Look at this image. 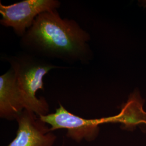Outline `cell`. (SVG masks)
<instances>
[{
  "mask_svg": "<svg viewBox=\"0 0 146 146\" xmlns=\"http://www.w3.org/2000/svg\"><path fill=\"white\" fill-rule=\"evenodd\" d=\"M144 100L137 89L131 94L127 102L123 104L117 115L104 117L105 123H120L123 129L132 130L136 125H146V112L143 110Z\"/></svg>",
  "mask_w": 146,
  "mask_h": 146,
  "instance_id": "cell-7",
  "label": "cell"
},
{
  "mask_svg": "<svg viewBox=\"0 0 146 146\" xmlns=\"http://www.w3.org/2000/svg\"><path fill=\"white\" fill-rule=\"evenodd\" d=\"M61 3L58 0H24L11 5L0 3L2 19L0 23L11 27L16 34L23 36L32 26L40 14L48 11L58 9Z\"/></svg>",
  "mask_w": 146,
  "mask_h": 146,
  "instance_id": "cell-3",
  "label": "cell"
},
{
  "mask_svg": "<svg viewBox=\"0 0 146 146\" xmlns=\"http://www.w3.org/2000/svg\"><path fill=\"white\" fill-rule=\"evenodd\" d=\"M16 121V135L8 146H54L56 136L50 127L29 110H24Z\"/></svg>",
  "mask_w": 146,
  "mask_h": 146,
  "instance_id": "cell-5",
  "label": "cell"
},
{
  "mask_svg": "<svg viewBox=\"0 0 146 146\" xmlns=\"http://www.w3.org/2000/svg\"><path fill=\"white\" fill-rule=\"evenodd\" d=\"M28 107L17 83L15 73L11 68L0 76V117L16 120Z\"/></svg>",
  "mask_w": 146,
  "mask_h": 146,
  "instance_id": "cell-6",
  "label": "cell"
},
{
  "mask_svg": "<svg viewBox=\"0 0 146 146\" xmlns=\"http://www.w3.org/2000/svg\"><path fill=\"white\" fill-rule=\"evenodd\" d=\"M90 40L76 21L63 19L55 9L38 16L20 44L24 52L39 58L85 64L92 58Z\"/></svg>",
  "mask_w": 146,
  "mask_h": 146,
  "instance_id": "cell-1",
  "label": "cell"
},
{
  "mask_svg": "<svg viewBox=\"0 0 146 146\" xmlns=\"http://www.w3.org/2000/svg\"><path fill=\"white\" fill-rule=\"evenodd\" d=\"M39 117L50 125L53 131L61 129L67 130V136L77 142L84 140L94 141L99 134L100 125L104 123V118L84 119L70 113L61 104L55 113Z\"/></svg>",
  "mask_w": 146,
  "mask_h": 146,
  "instance_id": "cell-4",
  "label": "cell"
},
{
  "mask_svg": "<svg viewBox=\"0 0 146 146\" xmlns=\"http://www.w3.org/2000/svg\"><path fill=\"white\" fill-rule=\"evenodd\" d=\"M5 59L15 73L19 87L26 101L28 110L37 116L46 115L49 106L44 98H37L38 90H43V78L50 70L59 68L42 58L26 52L6 56Z\"/></svg>",
  "mask_w": 146,
  "mask_h": 146,
  "instance_id": "cell-2",
  "label": "cell"
}]
</instances>
